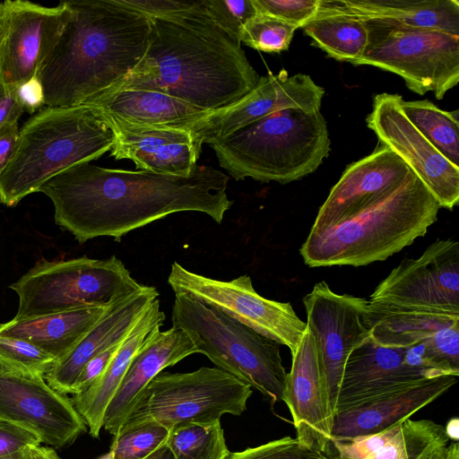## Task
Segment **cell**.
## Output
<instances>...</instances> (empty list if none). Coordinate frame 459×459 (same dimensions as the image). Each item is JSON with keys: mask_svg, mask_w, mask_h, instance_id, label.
<instances>
[{"mask_svg": "<svg viewBox=\"0 0 459 459\" xmlns=\"http://www.w3.org/2000/svg\"><path fill=\"white\" fill-rule=\"evenodd\" d=\"M40 444L39 437L30 430L0 419V457Z\"/></svg>", "mask_w": 459, "mask_h": 459, "instance_id": "41", "label": "cell"}, {"mask_svg": "<svg viewBox=\"0 0 459 459\" xmlns=\"http://www.w3.org/2000/svg\"><path fill=\"white\" fill-rule=\"evenodd\" d=\"M116 255L38 262L10 285L19 298L15 319L59 313L91 306H108L140 288Z\"/></svg>", "mask_w": 459, "mask_h": 459, "instance_id": "8", "label": "cell"}, {"mask_svg": "<svg viewBox=\"0 0 459 459\" xmlns=\"http://www.w3.org/2000/svg\"><path fill=\"white\" fill-rule=\"evenodd\" d=\"M229 177L196 166L188 177L102 168L82 162L45 182L39 192L52 201L55 221L80 242L116 241L130 231L179 212H199L221 223L233 201Z\"/></svg>", "mask_w": 459, "mask_h": 459, "instance_id": "1", "label": "cell"}, {"mask_svg": "<svg viewBox=\"0 0 459 459\" xmlns=\"http://www.w3.org/2000/svg\"><path fill=\"white\" fill-rule=\"evenodd\" d=\"M195 353H198L197 349L184 330L174 326L167 331L154 330L133 358L109 403L104 429L115 437L151 381L164 368Z\"/></svg>", "mask_w": 459, "mask_h": 459, "instance_id": "22", "label": "cell"}, {"mask_svg": "<svg viewBox=\"0 0 459 459\" xmlns=\"http://www.w3.org/2000/svg\"><path fill=\"white\" fill-rule=\"evenodd\" d=\"M449 438L429 420L407 419L385 446L367 459H443Z\"/></svg>", "mask_w": 459, "mask_h": 459, "instance_id": "30", "label": "cell"}, {"mask_svg": "<svg viewBox=\"0 0 459 459\" xmlns=\"http://www.w3.org/2000/svg\"><path fill=\"white\" fill-rule=\"evenodd\" d=\"M440 206L411 172L397 186L336 212L316 217L299 253L309 267L381 262L423 237Z\"/></svg>", "mask_w": 459, "mask_h": 459, "instance_id": "4", "label": "cell"}, {"mask_svg": "<svg viewBox=\"0 0 459 459\" xmlns=\"http://www.w3.org/2000/svg\"><path fill=\"white\" fill-rule=\"evenodd\" d=\"M18 122L4 125L0 128V173L11 160L19 139Z\"/></svg>", "mask_w": 459, "mask_h": 459, "instance_id": "45", "label": "cell"}, {"mask_svg": "<svg viewBox=\"0 0 459 459\" xmlns=\"http://www.w3.org/2000/svg\"><path fill=\"white\" fill-rule=\"evenodd\" d=\"M443 459H459V446L457 442L447 446L446 453Z\"/></svg>", "mask_w": 459, "mask_h": 459, "instance_id": "49", "label": "cell"}, {"mask_svg": "<svg viewBox=\"0 0 459 459\" xmlns=\"http://www.w3.org/2000/svg\"><path fill=\"white\" fill-rule=\"evenodd\" d=\"M169 431L153 420L125 423L113 437L112 459H143L166 444Z\"/></svg>", "mask_w": 459, "mask_h": 459, "instance_id": "33", "label": "cell"}, {"mask_svg": "<svg viewBox=\"0 0 459 459\" xmlns=\"http://www.w3.org/2000/svg\"><path fill=\"white\" fill-rule=\"evenodd\" d=\"M236 180L287 184L318 169L331 151L320 109L287 108L209 144Z\"/></svg>", "mask_w": 459, "mask_h": 459, "instance_id": "6", "label": "cell"}, {"mask_svg": "<svg viewBox=\"0 0 459 459\" xmlns=\"http://www.w3.org/2000/svg\"><path fill=\"white\" fill-rule=\"evenodd\" d=\"M134 125L183 128L209 113L163 92L124 89L101 93L85 104Z\"/></svg>", "mask_w": 459, "mask_h": 459, "instance_id": "27", "label": "cell"}, {"mask_svg": "<svg viewBox=\"0 0 459 459\" xmlns=\"http://www.w3.org/2000/svg\"><path fill=\"white\" fill-rule=\"evenodd\" d=\"M159 298L145 310L125 338L119 351L102 375L86 390L71 398L76 411L85 421L89 434L99 438L106 410L119 387L136 352L148 336L160 328L165 320Z\"/></svg>", "mask_w": 459, "mask_h": 459, "instance_id": "24", "label": "cell"}, {"mask_svg": "<svg viewBox=\"0 0 459 459\" xmlns=\"http://www.w3.org/2000/svg\"><path fill=\"white\" fill-rule=\"evenodd\" d=\"M69 18L63 1L43 6L24 0L0 3V82L15 87L38 74Z\"/></svg>", "mask_w": 459, "mask_h": 459, "instance_id": "16", "label": "cell"}, {"mask_svg": "<svg viewBox=\"0 0 459 459\" xmlns=\"http://www.w3.org/2000/svg\"><path fill=\"white\" fill-rule=\"evenodd\" d=\"M251 394L249 385L219 368L161 371L144 389L125 423L153 420L169 430L214 423L224 414L240 416Z\"/></svg>", "mask_w": 459, "mask_h": 459, "instance_id": "10", "label": "cell"}, {"mask_svg": "<svg viewBox=\"0 0 459 459\" xmlns=\"http://www.w3.org/2000/svg\"><path fill=\"white\" fill-rule=\"evenodd\" d=\"M108 306L85 307L23 319L13 318L0 325V334L25 340L57 360L79 342Z\"/></svg>", "mask_w": 459, "mask_h": 459, "instance_id": "28", "label": "cell"}, {"mask_svg": "<svg viewBox=\"0 0 459 459\" xmlns=\"http://www.w3.org/2000/svg\"><path fill=\"white\" fill-rule=\"evenodd\" d=\"M307 327L312 333L325 378L330 410L335 414L346 361L369 337L368 299L337 294L325 281L315 284L303 299Z\"/></svg>", "mask_w": 459, "mask_h": 459, "instance_id": "13", "label": "cell"}, {"mask_svg": "<svg viewBox=\"0 0 459 459\" xmlns=\"http://www.w3.org/2000/svg\"><path fill=\"white\" fill-rule=\"evenodd\" d=\"M446 375L450 374L429 355L426 343L392 348L379 345L369 337L351 351L346 361L335 413Z\"/></svg>", "mask_w": 459, "mask_h": 459, "instance_id": "14", "label": "cell"}, {"mask_svg": "<svg viewBox=\"0 0 459 459\" xmlns=\"http://www.w3.org/2000/svg\"><path fill=\"white\" fill-rule=\"evenodd\" d=\"M457 382V377L441 376L426 379L405 389L337 412L331 429L332 440H343L376 434L407 419Z\"/></svg>", "mask_w": 459, "mask_h": 459, "instance_id": "23", "label": "cell"}, {"mask_svg": "<svg viewBox=\"0 0 459 459\" xmlns=\"http://www.w3.org/2000/svg\"><path fill=\"white\" fill-rule=\"evenodd\" d=\"M401 422L381 432L343 440H332L333 459H367L373 455L398 431Z\"/></svg>", "mask_w": 459, "mask_h": 459, "instance_id": "39", "label": "cell"}, {"mask_svg": "<svg viewBox=\"0 0 459 459\" xmlns=\"http://www.w3.org/2000/svg\"><path fill=\"white\" fill-rule=\"evenodd\" d=\"M31 447L29 446L12 455L2 456L0 459H28Z\"/></svg>", "mask_w": 459, "mask_h": 459, "instance_id": "50", "label": "cell"}, {"mask_svg": "<svg viewBox=\"0 0 459 459\" xmlns=\"http://www.w3.org/2000/svg\"><path fill=\"white\" fill-rule=\"evenodd\" d=\"M445 432L449 439L455 442L459 440V420L457 417L452 418L448 420Z\"/></svg>", "mask_w": 459, "mask_h": 459, "instance_id": "47", "label": "cell"}, {"mask_svg": "<svg viewBox=\"0 0 459 459\" xmlns=\"http://www.w3.org/2000/svg\"><path fill=\"white\" fill-rule=\"evenodd\" d=\"M104 117L115 134L110 154L116 160H130L138 170L180 177L190 176L197 166L200 153L186 129Z\"/></svg>", "mask_w": 459, "mask_h": 459, "instance_id": "20", "label": "cell"}, {"mask_svg": "<svg viewBox=\"0 0 459 459\" xmlns=\"http://www.w3.org/2000/svg\"><path fill=\"white\" fill-rule=\"evenodd\" d=\"M168 283L175 294H185L212 307L281 345L290 353L297 349L307 324L290 303L279 302L259 295L248 275L229 281L215 280L171 264Z\"/></svg>", "mask_w": 459, "mask_h": 459, "instance_id": "11", "label": "cell"}, {"mask_svg": "<svg viewBox=\"0 0 459 459\" xmlns=\"http://www.w3.org/2000/svg\"><path fill=\"white\" fill-rule=\"evenodd\" d=\"M143 459H175L172 452L166 444L160 446L152 454Z\"/></svg>", "mask_w": 459, "mask_h": 459, "instance_id": "48", "label": "cell"}, {"mask_svg": "<svg viewBox=\"0 0 459 459\" xmlns=\"http://www.w3.org/2000/svg\"><path fill=\"white\" fill-rule=\"evenodd\" d=\"M28 459H61L53 447L35 446L31 447Z\"/></svg>", "mask_w": 459, "mask_h": 459, "instance_id": "46", "label": "cell"}, {"mask_svg": "<svg viewBox=\"0 0 459 459\" xmlns=\"http://www.w3.org/2000/svg\"><path fill=\"white\" fill-rule=\"evenodd\" d=\"M227 459H333L319 451L309 448L297 437L289 436L265 444L230 452Z\"/></svg>", "mask_w": 459, "mask_h": 459, "instance_id": "37", "label": "cell"}, {"mask_svg": "<svg viewBox=\"0 0 459 459\" xmlns=\"http://www.w3.org/2000/svg\"><path fill=\"white\" fill-rule=\"evenodd\" d=\"M69 18L39 67L46 107H75L125 79L143 57L151 19L117 0L63 1Z\"/></svg>", "mask_w": 459, "mask_h": 459, "instance_id": "3", "label": "cell"}, {"mask_svg": "<svg viewBox=\"0 0 459 459\" xmlns=\"http://www.w3.org/2000/svg\"><path fill=\"white\" fill-rule=\"evenodd\" d=\"M0 419L30 430L53 448L71 445L87 431L71 398L52 388L44 377L1 368Z\"/></svg>", "mask_w": 459, "mask_h": 459, "instance_id": "17", "label": "cell"}, {"mask_svg": "<svg viewBox=\"0 0 459 459\" xmlns=\"http://www.w3.org/2000/svg\"><path fill=\"white\" fill-rule=\"evenodd\" d=\"M208 17L232 39L239 41L246 22L257 13L254 0H202Z\"/></svg>", "mask_w": 459, "mask_h": 459, "instance_id": "36", "label": "cell"}, {"mask_svg": "<svg viewBox=\"0 0 459 459\" xmlns=\"http://www.w3.org/2000/svg\"><path fill=\"white\" fill-rule=\"evenodd\" d=\"M298 28L273 16L258 13L243 26L240 44L265 53H280L289 48Z\"/></svg>", "mask_w": 459, "mask_h": 459, "instance_id": "34", "label": "cell"}, {"mask_svg": "<svg viewBox=\"0 0 459 459\" xmlns=\"http://www.w3.org/2000/svg\"><path fill=\"white\" fill-rule=\"evenodd\" d=\"M124 340L94 356L86 363L72 386L71 394L83 392L102 375L119 351Z\"/></svg>", "mask_w": 459, "mask_h": 459, "instance_id": "42", "label": "cell"}, {"mask_svg": "<svg viewBox=\"0 0 459 459\" xmlns=\"http://www.w3.org/2000/svg\"><path fill=\"white\" fill-rule=\"evenodd\" d=\"M115 134L95 108L44 107L20 129L13 155L0 173V204L12 207L61 171L98 160Z\"/></svg>", "mask_w": 459, "mask_h": 459, "instance_id": "5", "label": "cell"}, {"mask_svg": "<svg viewBox=\"0 0 459 459\" xmlns=\"http://www.w3.org/2000/svg\"><path fill=\"white\" fill-rule=\"evenodd\" d=\"M166 445L175 459H227L230 453L221 421L178 426Z\"/></svg>", "mask_w": 459, "mask_h": 459, "instance_id": "32", "label": "cell"}, {"mask_svg": "<svg viewBox=\"0 0 459 459\" xmlns=\"http://www.w3.org/2000/svg\"><path fill=\"white\" fill-rule=\"evenodd\" d=\"M150 19L143 57L105 92L155 91L214 112L235 104L256 87L260 76L240 42L208 17L200 1L190 11Z\"/></svg>", "mask_w": 459, "mask_h": 459, "instance_id": "2", "label": "cell"}, {"mask_svg": "<svg viewBox=\"0 0 459 459\" xmlns=\"http://www.w3.org/2000/svg\"><path fill=\"white\" fill-rule=\"evenodd\" d=\"M370 306L397 312L459 314V245L437 239L404 259L370 295Z\"/></svg>", "mask_w": 459, "mask_h": 459, "instance_id": "12", "label": "cell"}, {"mask_svg": "<svg viewBox=\"0 0 459 459\" xmlns=\"http://www.w3.org/2000/svg\"><path fill=\"white\" fill-rule=\"evenodd\" d=\"M363 20V19H362ZM368 45L354 65H371L400 75L420 95L442 99L459 81V35L364 20Z\"/></svg>", "mask_w": 459, "mask_h": 459, "instance_id": "9", "label": "cell"}, {"mask_svg": "<svg viewBox=\"0 0 459 459\" xmlns=\"http://www.w3.org/2000/svg\"><path fill=\"white\" fill-rule=\"evenodd\" d=\"M97 459H112V453L109 451L107 454L100 455Z\"/></svg>", "mask_w": 459, "mask_h": 459, "instance_id": "51", "label": "cell"}, {"mask_svg": "<svg viewBox=\"0 0 459 459\" xmlns=\"http://www.w3.org/2000/svg\"><path fill=\"white\" fill-rule=\"evenodd\" d=\"M291 357L281 401L291 414L297 439L329 455L333 416L316 345L307 327Z\"/></svg>", "mask_w": 459, "mask_h": 459, "instance_id": "19", "label": "cell"}, {"mask_svg": "<svg viewBox=\"0 0 459 459\" xmlns=\"http://www.w3.org/2000/svg\"><path fill=\"white\" fill-rule=\"evenodd\" d=\"M411 172L396 153L379 144L369 155L345 169L319 208L316 217L336 212L390 189Z\"/></svg>", "mask_w": 459, "mask_h": 459, "instance_id": "26", "label": "cell"}, {"mask_svg": "<svg viewBox=\"0 0 459 459\" xmlns=\"http://www.w3.org/2000/svg\"><path fill=\"white\" fill-rule=\"evenodd\" d=\"M56 359L36 345L0 334V368L10 372L44 377Z\"/></svg>", "mask_w": 459, "mask_h": 459, "instance_id": "35", "label": "cell"}, {"mask_svg": "<svg viewBox=\"0 0 459 459\" xmlns=\"http://www.w3.org/2000/svg\"><path fill=\"white\" fill-rule=\"evenodd\" d=\"M23 113L15 95V87L6 86L0 82V128L6 124L18 122Z\"/></svg>", "mask_w": 459, "mask_h": 459, "instance_id": "44", "label": "cell"}, {"mask_svg": "<svg viewBox=\"0 0 459 459\" xmlns=\"http://www.w3.org/2000/svg\"><path fill=\"white\" fill-rule=\"evenodd\" d=\"M258 13L282 20L298 29L316 16L319 0H254Z\"/></svg>", "mask_w": 459, "mask_h": 459, "instance_id": "38", "label": "cell"}, {"mask_svg": "<svg viewBox=\"0 0 459 459\" xmlns=\"http://www.w3.org/2000/svg\"><path fill=\"white\" fill-rule=\"evenodd\" d=\"M301 29L315 46L338 61L354 62L368 41L365 21L342 13L318 10Z\"/></svg>", "mask_w": 459, "mask_h": 459, "instance_id": "29", "label": "cell"}, {"mask_svg": "<svg viewBox=\"0 0 459 459\" xmlns=\"http://www.w3.org/2000/svg\"><path fill=\"white\" fill-rule=\"evenodd\" d=\"M15 95L24 112L34 115L45 107L42 84L37 75L15 86Z\"/></svg>", "mask_w": 459, "mask_h": 459, "instance_id": "43", "label": "cell"}, {"mask_svg": "<svg viewBox=\"0 0 459 459\" xmlns=\"http://www.w3.org/2000/svg\"><path fill=\"white\" fill-rule=\"evenodd\" d=\"M172 326L184 330L198 353L258 390L273 409L281 401L287 372L278 342L185 294H175Z\"/></svg>", "mask_w": 459, "mask_h": 459, "instance_id": "7", "label": "cell"}, {"mask_svg": "<svg viewBox=\"0 0 459 459\" xmlns=\"http://www.w3.org/2000/svg\"><path fill=\"white\" fill-rule=\"evenodd\" d=\"M318 10L459 35L457 0H319Z\"/></svg>", "mask_w": 459, "mask_h": 459, "instance_id": "25", "label": "cell"}, {"mask_svg": "<svg viewBox=\"0 0 459 459\" xmlns=\"http://www.w3.org/2000/svg\"><path fill=\"white\" fill-rule=\"evenodd\" d=\"M117 2L148 18H161L182 13L192 10L197 4V1L177 0H117Z\"/></svg>", "mask_w": 459, "mask_h": 459, "instance_id": "40", "label": "cell"}, {"mask_svg": "<svg viewBox=\"0 0 459 459\" xmlns=\"http://www.w3.org/2000/svg\"><path fill=\"white\" fill-rule=\"evenodd\" d=\"M158 297L155 287L143 284L117 298L79 342L55 361L44 376L46 382L61 394H71L72 386L86 363L124 340Z\"/></svg>", "mask_w": 459, "mask_h": 459, "instance_id": "21", "label": "cell"}, {"mask_svg": "<svg viewBox=\"0 0 459 459\" xmlns=\"http://www.w3.org/2000/svg\"><path fill=\"white\" fill-rule=\"evenodd\" d=\"M399 94L374 97L367 126L379 143L396 153L439 204L452 211L459 202V167L438 152L405 117Z\"/></svg>", "mask_w": 459, "mask_h": 459, "instance_id": "15", "label": "cell"}, {"mask_svg": "<svg viewBox=\"0 0 459 459\" xmlns=\"http://www.w3.org/2000/svg\"><path fill=\"white\" fill-rule=\"evenodd\" d=\"M405 117L449 161L459 167L458 110L446 111L428 100H401Z\"/></svg>", "mask_w": 459, "mask_h": 459, "instance_id": "31", "label": "cell"}, {"mask_svg": "<svg viewBox=\"0 0 459 459\" xmlns=\"http://www.w3.org/2000/svg\"><path fill=\"white\" fill-rule=\"evenodd\" d=\"M325 90L309 75L290 76L286 70L260 76L256 87L235 104L211 112L183 128L201 152L203 143L222 139L274 112L287 108L320 109Z\"/></svg>", "mask_w": 459, "mask_h": 459, "instance_id": "18", "label": "cell"}]
</instances>
